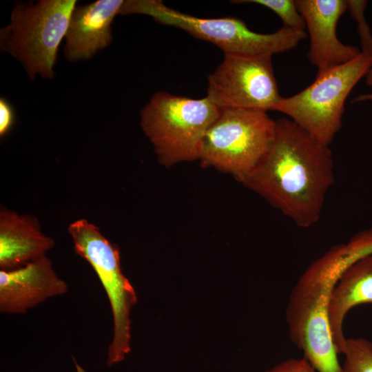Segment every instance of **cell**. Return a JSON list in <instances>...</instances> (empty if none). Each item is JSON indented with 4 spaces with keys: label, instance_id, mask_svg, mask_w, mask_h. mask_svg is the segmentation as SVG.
Segmentation results:
<instances>
[{
    "label": "cell",
    "instance_id": "1",
    "mask_svg": "<svg viewBox=\"0 0 372 372\" xmlns=\"http://www.w3.org/2000/svg\"><path fill=\"white\" fill-rule=\"evenodd\" d=\"M240 182L297 226L309 227L320 219L334 182L331 151L291 119H277L269 149Z\"/></svg>",
    "mask_w": 372,
    "mask_h": 372
},
{
    "label": "cell",
    "instance_id": "2",
    "mask_svg": "<svg viewBox=\"0 0 372 372\" xmlns=\"http://www.w3.org/2000/svg\"><path fill=\"white\" fill-rule=\"evenodd\" d=\"M353 260L346 244L332 247L300 277L286 310L291 342L317 372H343L328 320L332 289L342 270Z\"/></svg>",
    "mask_w": 372,
    "mask_h": 372
},
{
    "label": "cell",
    "instance_id": "3",
    "mask_svg": "<svg viewBox=\"0 0 372 372\" xmlns=\"http://www.w3.org/2000/svg\"><path fill=\"white\" fill-rule=\"evenodd\" d=\"M76 0L17 2L10 22L0 30V50L17 59L30 80L52 79L60 45L65 39Z\"/></svg>",
    "mask_w": 372,
    "mask_h": 372
},
{
    "label": "cell",
    "instance_id": "4",
    "mask_svg": "<svg viewBox=\"0 0 372 372\" xmlns=\"http://www.w3.org/2000/svg\"><path fill=\"white\" fill-rule=\"evenodd\" d=\"M220 111L207 96L158 92L141 110L140 125L159 162L169 167L198 159L203 136Z\"/></svg>",
    "mask_w": 372,
    "mask_h": 372
},
{
    "label": "cell",
    "instance_id": "5",
    "mask_svg": "<svg viewBox=\"0 0 372 372\" xmlns=\"http://www.w3.org/2000/svg\"><path fill=\"white\" fill-rule=\"evenodd\" d=\"M132 14L147 15L158 23L181 29L214 44L224 54L273 55L295 48L307 37L304 31L284 26L273 33H258L240 19L198 17L168 7L159 0L124 1L119 14Z\"/></svg>",
    "mask_w": 372,
    "mask_h": 372
},
{
    "label": "cell",
    "instance_id": "6",
    "mask_svg": "<svg viewBox=\"0 0 372 372\" xmlns=\"http://www.w3.org/2000/svg\"><path fill=\"white\" fill-rule=\"evenodd\" d=\"M372 68V57L355 59L321 73L297 94L282 97L274 111L292 121L320 143L330 145L342 127L345 101L358 81Z\"/></svg>",
    "mask_w": 372,
    "mask_h": 372
},
{
    "label": "cell",
    "instance_id": "7",
    "mask_svg": "<svg viewBox=\"0 0 372 372\" xmlns=\"http://www.w3.org/2000/svg\"><path fill=\"white\" fill-rule=\"evenodd\" d=\"M275 130L276 120L265 111L220 109L203 136L198 159L240 181L265 156Z\"/></svg>",
    "mask_w": 372,
    "mask_h": 372
},
{
    "label": "cell",
    "instance_id": "8",
    "mask_svg": "<svg viewBox=\"0 0 372 372\" xmlns=\"http://www.w3.org/2000/svg\"><path fill=\"white\" fill-rule=\"evenodd\" d=\"M74 248L87 261L98 276L109 299L113 316V338L108 347L107 364L118 363L130 353L131 341L130 313L136 302V295L123 275L119 251L85 219L69 225Z\"/></svg>",
    "mask_w": 372,
    "mask_h": 372
},
{
    "label": "cell",
    "instance_id": "9",
    "mask_svg": "<svg viewBox=\"0 0 372 372\" xmlns=\"http://www.w3.org/2000/svg\"><path fill=\"white\" fill-rule=\"evenodd\" d=\"M272 55L224 54L209 75L207 97L220 109L274 111L282 99L272 65Z\"/></svg>",
    "mask_w": 372,
    "mask_h": 372
},
{
    "label": "cell",
    "instance_id": "10",
    "mask_svg": "<svg viewBox=\"0 0 372 372\" xmlns=\"http://www.w3.org/2000/svg\"><path fill=\"white\" fill-rule=\"evenodd\" d=\"M296 3L309 35L308 59L317 68V73L360 54L358 48L344 44L337 37L338 22L347 10L346 0H297Z\"/></svg>",
    "mask_w": 372,
    "mask_h": 372
},
{
    "label": "cell",
    "instance_id": "11",
    "mask_svg": "<svg viewBox=\"0 0 372 372\" xmlns=\"http://www.w3.org/2000/svg\"><path fill=\"white\" fill-rule=\"evenodd\" d=\"M68 289L44 255L19 268L0 271V311L24 313L49 298L64 294Z\"/></svg>",
    "mask_w": 372,
    "mask_h": 372
},
{
    "label": "cell",
    "instance_id": "12",
    "mask_svg": "<svg viewBox=\"0 0 372 372\" xmlns=\"http://www.w3.org/2000/svg\"><path fill=\"white\" fill-rule=\"evenodd\" d=\"M123 0H97L74 9L65 37L63 52L70 62L85 61L111 43L112 23Z\"/></svg>",
    "mask_w": 372,
    "mask_h": 372
},
{
    "label": "cell",
    "instance_id": "13",
    "mask_svg": "<svg viewBox=\"0 0 372 372\" xmlns=\"http://www.w3.org/2000/svg\"><path fill=\"white\" fill-rule=\"evenodd\" d=\"M372 304V253L348 264L332 289L328 304V320L333 342L342 353L347 338L343 322L357 305Z\"/></svg>",
    "mask_w": 372,
    "mask_h": 372
},
{
    "label": "cell",
    "instance_id": "14",
    "mask_svg": "<svg viewBox=\"0 0 372 372\" xmlns=\"http://www.w3.org/2000/svg\"><path fill=\"white\" fill-rule=\"evenodd\" d=\"M54 240L43 234L34 218L1 209L0 212V268L11 270L45 255Z\"/></svg>",
    "mask_w": 372,
    "mask_h": 372
},
{
    "label": "cell",
    "instance_id": "15",
    "mask_svg": "<svg viewBox=\"0 0 372 372\" xmlns=\"http://www.w3.org/2000/svg\"><path fill=\"white\" fill-rule=\"evenodd\" d=\"M343 372H372V342L363 338H347L342 351Z\"/></svg>",
    "mask_w": 372,
    "mask_h": 372
},
{
    "label": "cell",
    "instance_id": "16",
    "mask_svg": "<svg viewBox=\"0 0 372 372\" xmlns=\"http://www.w3.org/2000/svg\"><path fill=\"white\" fill-rule=\"evenodd\" d=\"M235 3H253L274 12L282 20L283 26L296 31H304L305 21L293 0H245Z\"/></svg>",
    "mask_w": 372,
    "mask_h": 372
},
{
    "label": "cell",
    "instance_id": "17",
    "mask_svg": "<svg viewBox=\"0 0 372 372\" xmlns=\"http://www.w3.org/2000/svg\"><path fill=\"white\" fill-rule=\"evenodd\" d=\"M347 10L357 23V31L360 38L362 53L372 57V34L365 17L364 10L367 1L361 0H347Z\"/></svg>",
    "mask_w": 372,
    "mask_h": 372
},
{
    "label": "cell",
    "instance_id": "18",
    "mask_svg": "<svg viewBox=\"0 0 372 372\" xmlns=\"http://www.w3.org/2000/svg\"><path fill=\"white\" fill-rule=\"evenodd\" d=\"M265 372H317L303 357L289 358L282 362Z\"/></svg>",
    "mask_w": 372,
    "mask_h": 372
},
{
    "label": "cell",
    "instance_id": "19",
    "mask_svg": "<svg viewBox=\"0 0 372 372\" xmlns=\"http://www.w3.org/2000/svg\"><path fill=\"white\" fill-rule=\"evenodd\" d=\"M14 122V112L10 103L0 99V136L3 137L12 128Z\"/></svg>",
    "mask_w": 372,
    "mask_h": 372
},
{
    "label": "cell",
    "instance_id": "20",
    "mask_svg": "<svg viewBox=\"0 0 372 372\" xmlns=\"http://www.w3.org/2000/svg\"><path fill=\"white\" fill-rule=\"evenodd\" d=\"M366 101L372 102V93L359 94L352 100V103H359Z\"/></svg>",
    "mask_w": 372,
    "mask_h": 372
},
{
    "label": "cell",
    "instance_id": "21",
    "mask_svg": "<svg viewBox=\"0 0 372 372\" xmlns=\"http://www.w3.org/2000/svg\"><path fill=\"white\" fill-rule=\"evenodd\" d=\"M365 78L366 85L368 86L372 87V68L368 72V73L365 76Z\"/></svg>",
    "mask_w": 372,
    "mask_h": 372
}]
</instances>
